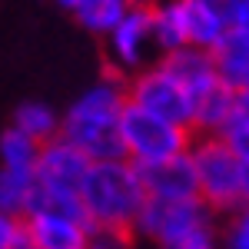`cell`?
Instances as JSON below:
<instances>
[{
	"instance_id": "cell-1",
	"label": "cell",
	"mask_w": 249,
	"mask_h": 249,
	"mask_svg": "<svg viewBox=\"0 0 249 249\" xmlns=\"http://www.w3.org/2000/svg\"><path fill=\"white\" fill-rule=\"evenodd\" d=\"M126 107V83L120 77L96 80L60 116V136L93 160H120V113Z\"/></svg>"
},
{
	"instance_id": "cell-2",
	"label": "cell",
	"mask_w": 249,
	"mask_h": 249,
	"mask_svg": "<svg viewBox=\"0 0 249 249\" xmlns=\"http://www.w3.org/2000/svg\"><path fill=\"white\" fill-rule=\"evenodd\" d=\"M143 203H146V190L140 183V170L126 156L90 163L80 183V206L93 230L130 232Z\"/></svg>"
},
{
	"instance_id": "cell-3",
	"label": "cell",
	"mask_w": 249,
	"mask_h": 249,
	"mask_svg": "<svg viewBox=\"0 0 249 249\" xmlns=\"http://www.w3.org/2000/svg\"><path fill=\"white\" fill-rule=\"evenodd\" d=\"M196 196L210 213H232L243 203V179L246 166L230 150L223 136H199L190 143Z\"/></svg>"
},
{
	"instance_id": "cell-4",
	"label": "cell",
	"mask_w": 249,
	"mask_h": 249,
	"mask_svg": "<svg viewBox=\"0 0 249 249\" xmlns=\"http://www.w3.org/2000/svg\"><path fill=\"white\" fill-rule=\"evenodd\" d=\"M190 143L193 133L186 126L173 123L166 116H156L126 100V107L120 113V146L133 166H150L160 160L179 156L190 150Z\"/></svg>"
},
{
	"instance_id": "cell-5",
	"label": "cell",
	"mask_w": 249,
	"mask_h": 249,
	"mask_svg": "<svg viewBox=\"0 0 249 249\" xmlns=\"http://www.w3.org/2000/svg\"><path fill=\"white\" fill-rule=\"evenodd\" d=\"M126 100L136 103V107H143V110H150V113L166 116V120H173V123H179V126L190 130L193 96H190V90L179 83V77L173 73L163 60L146 63L140 73L130 77V83H126ZM190 133H193V130H190Z\"/></svg>"
},
{
	"instance_id": "cell-6",
	"label": "cell",
	"mask_w": 249,
	"mask_h": 249,
	"mask_svg": "<svg viewBox=\"0 0 249 249\" xmlns=\"http://www.w3.org/2000/svg\"><path fill=\"white\" fill-rule=\"evenodd\" d=\"M203 223H213V213L199 199H146L130 232L150 239L153 246H163Z\"/></svg>"
},
{
	"instance_id": "cell-7",
	"label": "cell",
	"mask_w": 249,
	"mask_h": 249,
	"mask_svg": "<svg viewBox=\"0 0 249 249\" xmlns=\"http://www.w3.org/2000/svg\"><path fill=\"white\" fill-rule=\"evenodd\" d=\"M107 53L116 73H140L153 53V34H150V10L130 7L116 27L107 34Z\"/></svg>"
},
{
	"instance_id": "cell-8",
	"label": "cell",
	"mask_w": 249,
	"mask_h": 249,
	"mask_svg": "<svg viewBox=\"0 0 249 249\" xmlns=\"http://www.w3.org/2000/svg\"><path fill=\"white\" fill-rule=\"evenodd\" d=\"M23 232L34 249H90L93 226L73 213L34 210L23 216Z\"/></svg>"
},
{
	"instance_id": "cell-9",
	"label": "cell",
	"mask_w": 249,
	"mask_h": 249,
	"mask_svg": "<svg viewBox=\"0 0 249 249\" xmlns=\"http://www.w3.org/2000/svg\"><path fill=\"white\" fill-rule=\"evenodd\" d=\"M146 199H199L196 196V176H193L190 150L170 160H160L150 166H136Z\"/></svg>"
},
{
	"instance_id": "cell-10",
	"label": "cell",
	"mask_w": 249,
	"mask_h": 249,
	"mask_svg": "<svg viewBox=\"0 0 249 249\" xmlns=\"http://www.w3.org/2000/svg\"><path fill=\"white\" fill-rule=\"evenodd\" d=\"M232 113H236V93L216 80L210 90H203L193 100L190 130L199 136H223V130L232 123Z\"/></svg>"
},
{
	"instance_id": "cell-11",
	"label": "cell",
	"mask_w": 249,
	"mask_h": 249,
	"mask_svg": "<svg viewBox=\"0 0 249 249\" xmlns=\"http://www.w3.org/2000/svg\"><path fill=\"white\" fill-rule=\"evenodd\" d=\"M146 10H150L153 50L160 57L190 47V30H186V7H183V0H153Z\"/></svg>"
},
{
	"instance_id": "cell-12",
	"label": "cell",
	"mask_w": 249,
	"mask_h": 249,
	"mask_svg": "<svg viewBox=\"0 0 249 249\" xmlns=\"http://www.w3.org/2000/svg\"><path fill=\"white\" fill-rule=\"evenodd\" d=\"M166 67H170L173 73L179 77V83L190 90V96L203 93V90H210L213 83H216V60H213L210 50H199V47H183V50H176V53H166V57H160Z\"/></svg>"
},
{
	"instance_id": "cell-13",
	"label": "cell",
	"mask_w": 249,
	"mask_h": 249,
	"mask_svg": "<svg viewBox=\"0 0 249 249\" xmlns=\"http://www.w3.org/2000/svg\"><path fill=\"white\" fill-rule=\"evenodd\" d=\"M34 196H37V179L34 170H10V166H0V213H10V216H27L34 206Z\"/></svg>"
},
{
	"instance_id": "cell-14",
	"label": "cell",
	"mask_w": 249,
	"mask_h": 249,
	"mask_svg": "<svg viewBox=\"0 0 249 249\" xmlns=\"http://www.w3.org/2000/svg\"><path fill=\"white\" fill-rule=\"evenodd\" d=\"M14 126H17L20 133H27L30 140L47 143V140L60 136V113L53 107L40 103V100H27V103H20L17 113H14Z\"/></svg>"
},
{
	"instance_id": "cell-15",
	"label": "cell",
	"mask_w": 249,
	"mask_h": 249,
	"mask_svg": "<svg viewBox=\"0 0 249 249\" xmlns=\"http://www.w3.org/2000/svg\"><path fill=\"white\" fill-rule=\"evenodd\" d=\"M126 10H130L126 0H83L77 10H73V17L80 20L83 30H90L96 37H107Z\"/></svg>"
},
{
	"instance_id": "cell-16",
	"label": "cell",
	"mask_w": 249,
	"mask_h": 249,
	"mask_svg": "<svg viewBox=\"0 0 249 249\" xmlns=\"http://www.w3.org/2000/svg\"><path fill=\"white\" fill-rule=\"evenodd\" d=\"M40 153V143L30 140L27 133H20L17 126H7L0 136V166H10V170H34Z\"/></svg>"
},
{
	"instance_id": "cell-17",
	"label": "cell",
	"mask_w": 249,
	"mask_h": 249,
	"mask_svg": "<svg viewBox=\"0 0 249 249\" xmlns=\"http://www.w3.org/2000/svg\"><path fill=\"white\" fill-rule=\"evenodd\" d=\"M213 60H216V77L223 87H230L232 93L249 90V53L232 50V47H216Z\"/></svg>"
},
{
	"instance_id": "cell-18",
	"label": "cell",
	"mask_w": 249,
	"mask_h": 249,
	"mask_svg": "<svg viewBox=\"0 0 249 249\" xmlns=\"http://www.w3.org/2000/svg\"><path fill=\"white\" fill-rule=\"evenodd\" d=\"M219 47H232L249 53V0H232L230 17H226V37Z\"/></svg>"
},
{
	"instance_id": "cell-19",
	"label": "cell",
	"mask_w": 249,
	"mask_h": 249,
	"mask_svg": "<svg viewBox=\"0 0 249 249\" xmlns=\"http://www.w3.org/2000/svg\"><path fill=\"white\" fill-rule=\"evenodd\" d=\"M156 249H219V232H216L213 223H203V226L179 232L176 239H170V243H163Z\"/></svg>"
},
{
	"instance_id": "cell-20",
	"label": "cell",
	"mask_w": 249,
	"mask_h": 249,
	"mask_svg": "<svg viewBox=\"0 0 249 249\" xmlns=\"http://www.w3.org/2000/svg\"><path fill=\"white\" fill-rule=\"evenodd\" d=\"M223 246L226 249H249V203H239L230 213V223L223 230Z\"/></svg>"
},
{
	"instance_id": "cell-21",
	"label": "cell",
	"mask_w": 249,
	"mask_h": 249,
	"mask_svg": "<svg viewBox=\"0 0 249 249\" xmlns=\"http://www.w3.org/2000/svg\"><path fill=\"white\" fill-rule=\"evenodd\" d=\"M223 140L230 143V150L239 156V163L249 166V120H232L223 130Z\"/></svg>"
},
{
	"instance_id": "cell-22",
	"label": "cell",
	"mask_w": 249,
	"mask_h": 249,
	"mask_svg": "<svg viewBox=\"0 0 249 249\" xmlns=\"http://www.w3.org/2000/svg\"><path fill=\"white\" fill-rule=\"evenodd\" d=\"M90 249H130V232L123 230H93Z\"/></svg>"
},
{
	"instance_id": "cell-23",
	"label": "cell",
	"mask_w": 249,
	"mask_h": 249,
	"mask_svg": "<svg viewBox=\"0 0 249 249\" xmlns=\"http://www.w3.org/2000/svg\"><path fill=\"white\" fill-rule=\"evenodd\" d=\"M23 232V219L10 216V213H0V249H14Z\"/></svg>"
},
{
	"instance_id": "cell-24",
	"label": "cell",
	"mask_w": 249,
	"mask_h": 249,
	"mask_svg": "<svg viewBox=\"0 0 249 249\" xmlns=\"http://www.w3.org/2000/svg\"><path fill=\"white\" fill-rule=\"evenodd\" d=\"M232 120H249V90L236 93V113H232Z\"/></svg>"
},
{
	"instance_id": "cell-25",
	"label": "cell",
	"mask_w": 249,
	"mask_h": 249,
	"mask_svg": "<svg viewBox=\"0 0 249 249\" xmlns=\"http://www.w3.org/2000/svg\"><path fill=\"white\" fill-rule=\"evenodd\" d=\"M60 7H63V10H70V14H73V10H77L80 3H83V0H57Z\"/></svg>"
},
{
	"instance_id": "cell-26",
	"label": "cell",
	"mask_w": 249,
	"mask_h": 249,
	"mask_svg": "<svg viewBox=\"0 0 249 249\" xmlns=\"http://www.w3.org/2000/svg\"><path fill=\"white\" fill-rule=\"evenodd\" d=\"M243 203H249V166H246V179H243Z\"/></svg>"
},
{
	"instance_id": "cell-27",
	"label": "cell",
	"mask_w": 249,
	"mask_h": 249,
	"mask_svg": "<svg viewBox=\"0 0 249 249\" xmlns=\"http://www.w3.org/2000/svg\"><path fill=\"white\" fill-rule=\"evenodd\" d=\"M126 3H130V7H150L153 0H126Z\"/></svg>"
}]
</instances>
